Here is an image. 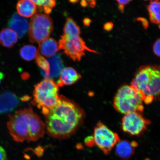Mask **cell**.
<instances>
[{"mask_svg":"<svg viewBox=\"0 0 160 160\" xmlns=\"http://www.w3.org/2000/svg\"><path fill=\"white\" fill-rule=\"evenodd\" d=\"M69 1L71 2L75 3L77 2L78 1V0H69Z\"/></svg>","mask_w":160,"mask_h":160,"instance_id":"obj_32","label":"cell"},{"mask_svg":"<svg viewBox=\"0 0 160 160\" xmlns=\"http://www.w3.org/2000/svg\"><path fill=\"white\" fill-rule=\"evenodd\" d=\"M17 10L20 16L28 18L37 13L39 9L31 0H19L17 5Z\"/></svg>","mask_w":160,"mask_h":160,"instance_id":"obj_13","label":"cell"},{"mask_svg":"<svg viewBox=\"0 0 160 160\" xmlns=\"http://www.w3.org/2000/svg\"><path fill=\"white\" fill-rule=\"evenodd\" d=\"M57 42L53 38H48L39 43V53L47 57H51L56 55L59 50Z\"/></svg>","mask_w":160,"mask_h":160,"instance_id":"obj_14","label":"cell"},{"mask_svg":"<svg viewBox=\"0 0 160 160\" xmlns=\"http://www.w3.org/2000/svg\"><path fill=\"white\" fill-rule=\"evenodd\" d=\"M8 25L10 29L13 30L17 33L20 38L23 37L29 31V25L25 19L14 13L9 20Z\"/></svg>","mask_w":160,"mask_h":160,"instance_id":"obj_10","label":"cell"},{"mask_svg":"<svg viewBox=\"0 0 160 160\" xmlns=\"http://www.w3.org/2000/svg\"><path fill=\"white\" fill-rule=\"evenodd\" d=\"M116 154L123 159L130 158L135 153V149L131 147L129 142L127 140L120 141L115 147Z\"/></svg>","mask_w":160,"mask_h":160,"instance_id":"obj_16","label":"cell"},{"mask_svg":"<svg viewBox=\"0 0 160 160\" xmlns=\"http://www.w3.org/2000/svg\"><path fill=\"white\" fill-rule=\"evenodd\" d=\"M95 144L103 152L109 155L113 148L121 140L118 134L109 129L102 122L98 123L94 130Z\"/></svg>","mask_w":160,"mask_h":160,"instance_id":"obj_8","label":"cell"},{"mask_svg":"<svg viewBox=\"0 0 160 160\" xmlns=\"http://www.w3.org/2000/svg\"><path fill=\"white\" fill-rule=\"evenodd\" d=\"M7 127L13 139L18 142L37 141L43 137L45 129V123L30 108L10 115Z\"/></svg>","mask_w":160,"mask_h":160,"instance_id":"obj_2","label":"cell"},{"mask_svg":"<svg viewBox=\"0 0 160 160\" xmlns=\"http://www.w3.org/2000/svg\"><path fill=\"white\" fill-rule=\"evenodd\" d=\"M0 94H1V93H0Z\"/></svg>","mask_w":160,"mask_h":160,"instance_id":"obj_35","label":"cell"},{"mask_svg":"<svg viewBox=\"0 0 160 160\" xmlns=\"http://www.w3.org/2000/svg\"><path fill=\"white\" fill-rule=\"evenodd\" d=\"M7 155L5 150L0 145V160H7Z\"/></svg>","mask_w":160,"mask_h":160,"instance_id":"obj_27","label":"cell"},{"mask_svg":"<svg viewBox=\"0 0 160 160\" xmlns=\"http://www.w3.org/2000/svg\"><path fill=\"white\" fill-rule=\"evenodd\" d=\"M132 0H116L118 5V8L122 13L124 11L125 7Z\"/></svg>","mask_w":160,"mask_h":160,"instance_id":"obj_24","label":"cell"},{"mask_svg":"<svg viewBox=\"0 0 160 160\" xmlns=\"http://www.w3.org/2000/svg\"><path fill=\"white\" fill-rule=\"evenodd\" d=\"M44 116L48 134L55 138L64 139L77 131L82 122L85 113L74 102L60 95L57 105Z\"/></svg>","mask_w":160,"mask_h":160,"instance_id":"obj_1","label":"cell"},{"mask_svg":"<svg viewBox=\"0 0 160 160\" xmlns=\"http://www.w3.org/2000/svg\"><path fill=\"white\" fill-rule=\"evenodd\" d=\"M144 1H149V0H144Z\"/></svg>","mask_w":160,"mask_h":160,"instance_id":"obj_34","label":"cell"},{"mask_svg":"<svg viewBox=\"0 0 160 160\" xmlns=\"http://www.w3.org/2000/svg\"><path fill=\"white\" fill-rule=\"evenodd\" d=\"M145 160H151L148 158H146Z\"/></svg>","mask_w":160,"mask_h":160,"instance_id":"obj_33","label":"cell"},{"mask_svg":"<svg viewBox=\"0 0 160 160\" xmlns=\"http://www.w3.org/2000/svg\"><path fill=\"white\" fill-rule=\"evenodd\" d=\"M159 0H151L148 10L149 12L150 21L155 24L160 25V7Z\"/></svg>","mask_w":160,"mask_h":160,"instance_id":"obj_18","label":"cell"},{"mask_svg":"<svg viewBox=\"0 0 160 160\" xmlns=\"http://www.w3.org/2000/svg\"><path fill=\"white\" fill-rule=\"evenodd\" d=\"M18 36L13 30L8 28L0 32V43L4 47L12 48L17 43Z\"/></svg>","mask_w":160,"mask_h":160,"instance_id":"obj_15","label":"cell"},{"mask_svg":"<svg viewBox=\"0 0 160 160\" xmlns=\"http://www.w3.org/2000/svg\"><path fill=\"white\" fill-rule=\"evenodd\" d=\"M38 51L34 46L31 45L24 46L20 50V54L22 58L27 61H31L36 58Z\"/></svg>","mask_w":160,"mask_h":160,"instance_id":"obj_20","label":"cell"},{"mask_svg":"<svg viewBox=\"0 0 160 160\" xmlns=\"http://www.w3.org/2000/svg\"><path fill=\"white\" fill-rule=\"evenodd\" d=\"M77 148L78 149H81L83 148L82 145L81 143H78L77 145Z\"/></svg>","mask_w":160,"mask_h":160,"instance_id":"obj_30","label":"cell"},{"mask_svg":"<svg viewBox=\"0 0 160 160\" xmlns=\"http://www.w3.org/2000/svg\"><path fill=\"white\" fill-rule=\"evenodd\" d=\"M37 5L39 10L44 11L47 14L51 13L56 5L55 0H31Z\"/></svg>","mask_w":160,"mask_h":160,"instance_id":"obj_21","label":"cell"},{"mask_svg":"<svg viewBox=\"0 0 160 160\" xmlns=\"http://www.w3.org/2000/svg\"><path fill=\"white\" fill-rule=\"evenodd\" d=\"M151 122L140 112H133L125 115L122 119V128L125 132L133 136H139L147 129Z\"/></svg>","mask_w":160,"mask_h":160,"instance_id":"obj_9","label":"cell"},{"mask_svg":"<svg viewBox=\"0 0 160 160\" xmlns=\"http://www.w3.org/2000/svg\"><path fill=\"white\" fill-rule=\"evenodd\" d=\"M4 75L2 72H0V84L1 83V81L3 78Z\"/></svg>","mask_w":160,"mask_h":160,"instance_id":"obj_31","label":"cell"},{"mask_svg":"<svg viewBox=\"0 0 160 160\" xmlns=\"http://www.w3.org/2000/svg\"><path fill=\"white\" fill-rule=\"evenodd\" d=\"M142 95L131 85L122 86L118 90L113 101L114 107L123 114L143 111Z\"/></svg>","mask_w":160,"mask_h":160,"instance_id":"obj_4","label":"cell"},{"mask_svg":"<svg viewBox=\"0 0 160 160\" xmlns=\"http://www.w3.org/2000/svg\"><path fill=\"white\" fill-rule=\"evenodd\" d=\"M43 149L42 148L38 146L37 148H36L35 150V152L36 154L37 155L38 157H41L42 156L43 153Z\"/></svg>","mask_w":160,"mask_h":160,"instance_id":"obj_28","label":"cell"},{"mask_svg":"<svg viewBox=\"0 0 160 160\" xmlns=\"http://www.w3.org/2000/svg\"><path fill=\"white\" fill-rule=\"evenodd\" d=\"M36 61L39 67L41 68L42 73L46 78H48L50 73V65L48 60L42 56L39 52L37 57L36 58Z\"/></svg>","mask_w":160,"mask_h":160,"instance_id":"obj_22","label":"cell"},{"mask_svg":"<svg viewBox=\"0 0 160 160\" xmlns=\"http://www.w3.org/2000/svg\"><path fill=\"white\" fill-rule=\"evenodd\" d=\"M81 77L76 70L72 67H66L62 70L59 79L57 84L58 87L73 84L81 78Z\"/></svg>","mask_w":160,"mask_h":160,"instance_id":"obj_12","label":"cell"},{"mask_svg":"<svg viewBox=\"0 0 160 160\" xmlns=\"http://www.w3.org/2000/svg\"><path fill=\"white\" fill-rule=\"evenodd\" d=\"M97 0H81V4L83 7L89 6L91 8H94L97 5Z\"/></svg>","mask_w":160,"mask_h":160,"instance_id":"obj_23","label":"cell"},{"mask_svg":"<svg viewBox=\"0 0 160 160\" xmlns=\"http://www.w3.org/2000/svg\"><path fill=\"white\" fill-rule=\"evenodd\" d=\"M59 49L74 61H80L85 55V52L98 54V52L88 47L85 42L80 36H61L59 42Z\"/></svg>","mask_w":160,"mask_h":160,"instance_id":"obj_7","label":"cell"},{"mask_svg":"<svg viewBox=\"0 0 160 160\" xmlns=\"http://www.w3.org/2000/svg\"><path fill=\"white\" fill-rule=\"evenodd\" d=\"M19 103L17 96L11 92L5 91L0 94V114L12 111Z\"/></svg>","mask_w":160,"mask_h":160,"instance_id":"obj_11","label":"cell"},{"mask_svg":"<svg viewBox=\"0 0 160 160\" xmlns=\"http://www.w3.org/2000/svg\"><path fill=\"white\" fill-rule=\"evenodd\" d=\"M84 143L86 146L88 147H93L95 144L93 136H89L86 137L84 140Z\"/></svg>","mask_w":160,"mask_h":160,"instance_id":"obj_25","label":"cell"},{"mask_svg":"<svg viewBox=\"0 0 160 160\" xmlns=\"http://www.w3.org/2000/svg\"><path fill=\"white\" fill-rule=\"evenodd\" d=\"M160 73L159 66H141L136 73L131 85L143 96L144 103H151L160 93Z\"/></svg>","mask_w":160,"mask_h":160,"instance_id":"obj_3","label":"cell"},{"mask_svg":"<svg viewBox=\"0 0 160 160\" xmlns=\"http://www.w3.org/2000/svg\"><path fill=\"white\" fill-rule=\"evenodd\" d=\"M160 41L159 38L156 40L153 47V51L154 53L157 57H160Z\"/></svg>","mask_w":160,"mask_h":160,"instance_id":"obj_26","label":"cell"},{"mask_svg":"<svg viewBox=\"0 0 160 160\" xmlns=\"http://www.w3.org/2000/svg\"><path fill=\"white\" fill-rule=\"evenodd\" d=\"M130 144H131V147L133 148H137L139 145L137 142L135 141H132L131 142Z\"/></svg>","mask_w":160,"mask_h":160,"instance_id":"obj_29","label":"cell"},{"mask_svg":"<svg viewBox=\"0 0 160 160\" xmlns=\"http://www.w3.org/2000/svg\"><path fill=\"white\" fill-rule=\"evenodd\" d=\"M59 87L52 79L45 78L36 85L33 92L35 104L44 115L48 113L58 102Z\"/></svg>","mask_w":160,"mask_h":160,"instance_id":"obj_5","label":"cell"},{"mask_svg":"<svg viewBox=\"0 0 160 160\" xmlns=\"http://www.w3.org/2000/svg\"><path fill=\"white\" fill-rule=\"evenodd\" d=\"M48 61L50 65V73L48 78L57 77L60 74L63 67V62L61 55L58 54L54 57L48 59Z\"/></svg>","mask_w":160,"mask_h":160,"instance_id":"obj_17","label":"cell"},{"mask_svg":"<svg viewBox=\"0 0 160 160\" xmlns=\"http://www.w3.org/2000/svg\"><path fill=\"white\" fill-rule=\"evenodd\" d=\"M63 32L64 34L68 36H80L81 33L79 26L71 18H68L66 20Z\"/></svg>","mask_w":160,"mask_h":160,"instance_id":"obj_19","label":"cell"},{"mask_svg":"<svg viewBox=\"0 0 160 160\" xmlns=\"http://www.w3.org/2000/svg\"><path fill=\"white\" fill-rule=\"evenodd\" d=\"M53 30V21L49 16L43 13L34 15L30 21L29 41L39 43L49 38Z\"/></svg>","mask_w":160,"mask_h":160,"instance_id":"obj_6","label":"cell"}]
</instances>
